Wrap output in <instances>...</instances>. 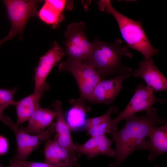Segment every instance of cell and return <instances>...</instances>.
Here are the masks:
<instances>
[{
	"label": "cell",
	"mask_w": 167,
	"mask_h": 167,
	"mask_svg": "<svg viewBox=\"0 0 167 167\" xmlns=\"http://www.w3.org/2000/svg\"><path fill=\"white\" fill-rule=\"evenodd\" d=\"M152 88L144 84H139L125 108L116 118L112 119L111 122L114 129L117 131V125L122 120L126 119L138 112H148L157 102L163 104L166 102L165 99L156 96Z\"/></svg>",
	"instance_id": "cell-5"
},
{
	"label": "cell",
	"mask_w": 167,
	"mask_h": 167,
	"mask_svg": "<svg viewBox=\"0 0 167 167\" xmlns=\"http://www.w3.org/2000/svg\"><path fill=\"white\" fill-rule=\"evenodd\" d=\"M56 113L54 110L39 107L33 112L26 127L20 129L26 133L37 135L41 134L52 123L56 117Z\"/></svg>",
	"instance_id": "cell-17"
},
{
	"label": "cell",
	"mask_w": 167,
	"mask_h": 167,
	"mask_svg": "<svg viewBox=\"0 0 167 167\" xmlns=\"http://www.w3.org/2000/svg\"><path fill=\"white\" fill-rule=\"evenodd\" d=\"M148 137V149L150 153L148 158L151 161L167 151V124L163 126L152 127Z\"/></svg>",
	"instance_id": "cell-18"
},
{
	"label": "cell",
	"mask_w": 167,
	"mask_h": 167,
	"mask_svg": "<svg viewBox=\"0 0 167 167\" xmlns=\"http://www.w3.org/2000/svg\"><path fill=\"white\" fill-rule=\"evenodd\" d=\"M71 167H81L80 165L77 163Z\"/></svg>",
	"instance_id": "cell-25"
},
{
	"label": "cell",
	"mask_w": 167,
	"mask_h": 167,
	"mask_svg": "<svg viewBox=\"0 0 167 167\" xmlns=\"http://www.w3.org/2000/svg\"><path fill=\"white\" fill-rule=\"evenodd\" d=\"M113 140L108 139L105 135L92 136L84 143H75L77 152L79 155L84 154L89 159L101 155L114 157L115 149L111 147Z\"/></svg>",
	"instance_id": "cell-14"
},
{
	"label": "cell",
	"mask_w": 167,
	"mask_h": 167,
	"mask_svg": "<svg viewBox=\"0 0 167 167\" xmlns=\"http://www.w3.org/2000/svg\"><path fill=\"white\" fill-rule=\"evenodd\" d=\"M38 15L41 20L52 25L54 28L58 27L59 23L65 19L62 12L52 7L45 1L38 12Z\"/></svg>",
	"instance_id": "cell-19"
},
{
	"label": "cell",
	"mask_w": 167,
	"mask_h": 167,
	"mask_svg": "<svg viewBox=\"0 0 167 167\" xmlns=\"http://www.w3.org/2000/svg\"><path fill=\"white\" fill-rule=\"evenodd\" d=\"M65 54L64 48L55 41L51 48L41 57L35 71L34 77L35 89L39 88L45 80L53 66L58 62Z\"/></svg>",
	"instance_id": "cell-12"
},
{
	"label": "cell",
	"mask_w": 167,
	"mask_h": 167,
	"mask_svg": "<svg viewBox=\"0 0 167 167\" xmlns=\"http://www.w3.org/2000/svg\"><path fill=\"white\" fill-rule=\"evenodd\" d=\"M139 67L132 74L135 78H141L147 85L152 88L154 92L167 90V79L156 66L152 58L141 62Z\"/></svg>",
	"instance_id": "cell-10"
},
{
	"label": "cell",
	"mask_w": 167,
	"mask_h": 167,
	"mask_svg": "<svg viewBox=\"0 0 167 167\" xmlns=\"http://www.w3.org/2000/svg\"><path fill=\"white\" fill-rule=\"evenodd\" d=\"M23 167H58L45 162L21 161Z\"/></svg>",
	"instance_id": "cell-22"
},
{
	"label": "cell",
	"mask_w": 167,
	"mask_h": 167,
	"mask_svg": "<svg viewBox=\"0 0 167 167\" xmlns=\"http://www.w3.org/2000/svg\"><path fill=\"white\" fill-rule=\"evenodd\" d=\"M44 150L45 162L58 167H71L78 157L61 146L54 139L47 140Z\"/></svg>",
	"instance_id": "cell-11"
},
{
	"label": "cell",
	"mask_w": 167,
	"mask_h": 167,
	"mask_svg": "<svg viewBox=\"0 0 167 167\" xmlns=\"http://www.w3.org/2000/svg\"><path fill=\"white\" fill-rule=\"evenodd\" d=\"M13 36H14L13 35L9 33V34L4 38L0 40V45H1L2 44L6 41L9 40V39L12 38Z\"/></svg>",
	"instance_id": "cell-24"
},
{
	"label": "cell",
	"mask_w": 167,
	"mask_h": 167,
	"mask_svg": "<svg viewBox=\"0 0 167 167\" xmlns=\"http://www.w3.org/2000/svg\"><path fill=\"white\" fill-rule=\"evenodd\" d=\"M61 104L58 100L54 101L52 103L54 110L56 113L55 122L56 134L54 139L61 146L79 158L80 156L77 153L70 130L65 119Z\"/></svg>",
	"instance_id": "cell-13"
},
{
	"label": "cell",
	"mask_w": 167,
	"mask_h": 167,
	"mask_svg": "<svg viewBox=\"0 0 167 167\" xmlns=\"http://www.w3.org/2000/svg\"><path fill=\"white\" fill-rule=\"evenodd\" d=\"M118 112V109L116 106L112 105L109 108L107 111L104 114L100 116L91 118H88L85 129L95 127L99 126L107 121L111 119L112 114Z\"/></svg>",
	"instance_id": "cell-20"
},
{
	"label": "cell",
	"mask_w": 167,
	"mask_h": 167,
	"mask_svg": "<svg viewBox=\"0 0 167 167\" xmlns=\"http://www.w3.org/2000/svg\"><path fill=\"white\" fill-rule=\"evenodd\" d=\"M131 69L123 67L117 76L108 79H102L96 85L88 100L91 103L107 104L113 103L122 89L123 80L132 73Z\"/></svg>",
	"instance_id": "cell-8"
},
{
	"label": "cell",
	"mask_w": 167,
	"mask_h": 167,
	"mask_svg": "<svg viewBox=\"0 0 167 167\" xmlns=\"http://www.w3.org/2000/svg\"><path fill=\"white\" fill-rule=\"evenodd\" d=\"M92 43V52L82 63L95 70L102 79L118 73L123 68L121 63L123 57L132 56L128 47L122 45L119 40L110 43L95 39Z\"/></svg>",
	"instance_id": "cell-2"
},
{
	"label": "cell",
	"mask_w": 167,
	"mask_h": 167,
	"mask_svg": "<svg viewBox=\"0 0 167 167\" xmlns=\"http://www.w3.org/2000/svg\"><path fill=\"white\" fill-rule=\"evenodd\" d=\"M11 24L9 33L14 36H21L28 19L38 15L37 5L39 0H6L3 1Z\"/></svg>",
	"instance_id": "cell-7"
},
{
	"label": "cell",
	"mask_w": 167,
	"mask_h": 167,
	"mask_svg": "<svg viewBox=\"0 0 167 167\" xmlns=\"http://www.w3.org/2000/svg\"><path fill=\"white\" fill-rule=\"evenodd\" d=\"M17 90L16 87L11 89L0 88V113H3L4 110L9 105H13V96Z\"/></svg>",
	"instance_id": "cell-21"
},
{
	"label": "cell",
	"mask_w": 167,
	"mask_h": 167,
	"mask_svg": "<svg viewBox=\"0 0 167 167\" xmlns=\"http://www.w3.org/2000/svg\"><path fill=\"white\" fill-rule=\"evenodd\" d=\"M99 9L112 15L118 25L122 36L128 46L141 53L145 59L157 54L147 37L141 21L132 19L121 14L112 6L109 0L98 2Z\"/></svg>",
	"instance_id": "cell-3"
},
{
	"label": "cell",
	"mask_w": 167,
	"mask_h": 167,
	"mask_svg": "<svg viewBox=\"0 0 167 167\" xmlns=\"http://www.w3.org/2000/svg\"><path fill=\"white\" fill-rule=\"evenodd\" d=\"M157 110L152 107L144 115H133L126 118L119 131L112 134L116 145L114 162L109 167H119L122 163L136 149H148V137L150 128L157 124L166 123L158 117Z\"/></svg>",
	"instance_id": "cell-1"
},
{
	"label": "cell",
	"mask_w": 167,
	"mask_h": 167,
	"mask_svg": "<svg viewBox=\"0 0 167 167\" xmlns=\"http://www.w3.org/2000/svg\"><path fill=\"white\" fill-rule=\"evenodd\" d=\"M58 70L70 72L73 75L78 86L80 97L85 100H89L102 80L98 72L92 67L68 59L59 64Z\"/></svg>",
	"instance_id": "cell-6"
},
{
	"label": "cell",
	"mask_w": 167,
	"mask_h": 167,
	"mask_svg": "<svg viewBox=\"0 0 167 167\" xmlns=\"http://www.w3.org/2000/svg\"><path fill=\"white\" fill-rule=\"evenodd\" d=\"M55 132V123H52L41 134L32 135L26 133L19 127L14 132L16 140V149L13 159L26 161L31 153L44 141L50 138Z\"/></svg>",
	"instance_id": "cell-9"
},
{
	"label": "cell",
	"mask_w": 167,
	"mask_h": 167,
	"mask_svg": "<svg viewBox=\"0 0 167 167\" xmlns=\"http://www.w3.org/2000/svg\"><path fill=\"white\" fill-rule=\"evenodd\" d=\"M49 88V84L45 81L38 89L34 90L31 95L18 101H14L13 105L16 109L18 126L28 121L39 106L40 100L45 92Z\"/></svg>",
	"instance_id": "cell-15"
},
{
	"label": "cell",
	"mask_w": 167,
	"mask_h": 167,
	"mask_svg": "<svg viewBox=\"0 0 167 167\" xmlns=\"http://www.w3.org/2000/svg\"><path fill=\"white\" fill-rule=\"evenodd\" d=\"M85 100L80 97L69 100L71 107L64 115L70 131H77L85 128L87 114L91 109L86 105Z\"/></svg>",
	"instance_id": "cell-16"
},
{
	"label": "cell",
	"mask_w": 167,
	"mask_h": 167,
	"mask_svg": "<svg viewBox=\"0 0 167 167\" xmlns=\"http://www.w3.org/2000/svg\"><path fill=\"white\" fill-rule=\"evenodd\" d=\"M10 165L4 167L0 162V167H23L20 161L12 159L10 160Z\"/></svg>",
	"instance_id": "cell-23"
},
{
	"label": "cell",
	"mask_w": 167,
	"mask_h": 167,
	"mask_svg": "<svg viewBox=\"0 0 167 167\" xmlns=\"http://www.w3.org/2000/svg\"><path fill=\"white\" fill-rule=\"evenodd\" d=\"M85 24L82 21L69 24L64 33L65 54L68 59L82 63L90 55L92 44L88 39L84 30Z\"/></svg>",
	"instance_id": "cell-4"
}]
</instances>
